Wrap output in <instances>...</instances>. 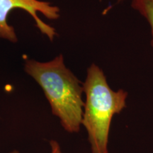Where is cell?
Returning <instances> with one entry per match:
<instances>
[{
  "label": "cell",
  "instance_id": "7a4b0ae2",
  "mask_svg": "<svg viewBox=\"0 0 153 153\" xmlns=\"http://www.w3.org/2000/svg\"><path fill=\"white\" fill-rule=\"evenodd\" d=\"M82 86L86 99L82 126L87 132L91 152L109 153L112 120L126 107L128 94L122 89L114 90L103 70L94 63L88 68Z\"/></svg>",
  "mask_w": 153,
  "mask_h": 153
},
{
  "label": "cell",
  "instance_id": "6da1fadb",
  "mask_svg": "<svg viewBox=\"0 0 153 153\" xmlns=\"http://www.w3.org/2000/svg\"><path fill=\"white\" fill-rule=\"evenodd\" d=\"M24 69L41 87L52 114L60 120L63 129L70 133H78L85 105L83 86L66 67L63 55L48 62L28 59Z\"/></svg>",
  "mask_w": 153,
  "mask_h": 153
},
{
  "label": "cell",
  "instance_id": "8992f818",
  "mask_svg": "<svg viewBox=\"0 0 153 153\" xmlns=\"http://www.w3.org/2000/svg\"><path fill=\"white\" fill-rule=\"evenodd\" d=\"M117 1H118V2H121V1H125V0H117Z\"/></svg>",
  "mask_w": 153,
  "mask_h": 153
},
{
  "label": "cell",
  "instance_id": "277c9868",
  "mask_svg": "<svg viewBox=\"0 0 153 153\" xmlns=\"http://www.w3.org/2000/svg\"><path fill=\"white\" fill-rule=\"evenodd\" d=\"M131 6L150 25L152 36L151 45L153 51V0H131Z\"/></svg>",
  "mask_w": 153,
  "mask_h": 153
},
{
  "label": "cell",
  "instance_id": "5b68a950",
  "mask_svg": "<svg viewBox=\"0 0 153 153\" xmlns=\"http://www.w3.org/2000/svg\"><path fill=\"white\" fill-rule=\"evenodd\" d=\"M50 147H51V152L50 153H62L60 145L56 140H52L50 141ZM9 153H19L17 150L11 151Z\"/></svg>",
  "mask_w": 153,
  "mask_h": 153
},
{
  "label": "cell",
  "instance_id": "3957f363",
  "mask_svg": "<svg viewBox=\"0 0 153 153\" xmlns=\"http://www.w3.org/2000/svg\"><path fill=\"white\" fill-rule=\"evenodd\" d=\"M17 9L28 12L33 19L40 31L51 41L54 39L57 34L55 29L43 22L38 14L50 20H57L60 16V8L48 1L41 0H0V38L12 43L17 41L14 28L7 23L9 13Z\"/></svg>",
  "mask_w": 153,
  "mask_h": 153
}]
</instances>
